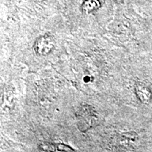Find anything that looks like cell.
Returning a JSON list of instances; mask_svg holds the SVG:
<instances>
[{
  "label": "cell",
  "mask_w": 152,
  "mask_h": 152,
  "mask_svg": "<svg viewBox=\"0 0 152 152\" xmlns=\"http://www.w3.org/2000/svg\"><path fill=\"white\" fill-rule=\"evenodd\" d=\"M78 128L82 132H85L96 124L98 117L94 108L90 105L81 106L77 113Z\"/></svg>",
  "instance_id": "6da1fadb"
},
{
  "label": "cell",
  "mask_w": 152,
  "mask_h": 152,
  "mask_svg": "<svg viewBox=\"0 0 152 152\" xmlns=\"http://www.w3.org/2000/svg\"><path fill=\"white\" fill-rule=\"evenodd\" d=\"M55 42L49 35H42L36 39L33 45V49L37 56H47L52 52Z\"/></svg>",
  "instance_id": "7a4b0ae2"
},
{
  "label": "cell",
  "mask_w": 152,
  "mask_h": 152,
  "mask_svg": "<svg viewBox=\"0 0 152 152\" xmlns=\"http://www.w3.org/2000/svg\"><path fill=\"white\" fill-rule=\"evenodd\" d=\"M134 92L140 102L144 104H149L152 100V92L145 85L137 83L134 87Z\"/></svg>",
  "instance_id": "3957f363"
},
{
  "label": "cell",
  "mask_w": 152,
  "mask_h": 152,
  "mask_svg": "<svg viewBox=\"0 0 152 152\" xmlns=\"http://www.w3.org/2000/svg\"><path fill=\"white\" fill-rule=\"evenodd\" d=\"M39 150L42 151H74L73 148L64 144L44 143L39 147Z\"/></svg>",
  "instance_id": "277c9868"
},
{
  "label": "cell",
  "mask_w": 152,
  "mask_h": 152,
  "mask_svg": "<svg viewBox=\"0 0 152 152\" xmlns=\"http://www.w3.org/2000/svg\"><path fill=\"white\" fill-rule=\"evenodd\" d=\"M137 134L134 132L123 133L115 139L117 145L121 147H129L131 145V143L135 141Z\"/></svg>",
  "instance_id": "5b68a950"
}]
</instances>
